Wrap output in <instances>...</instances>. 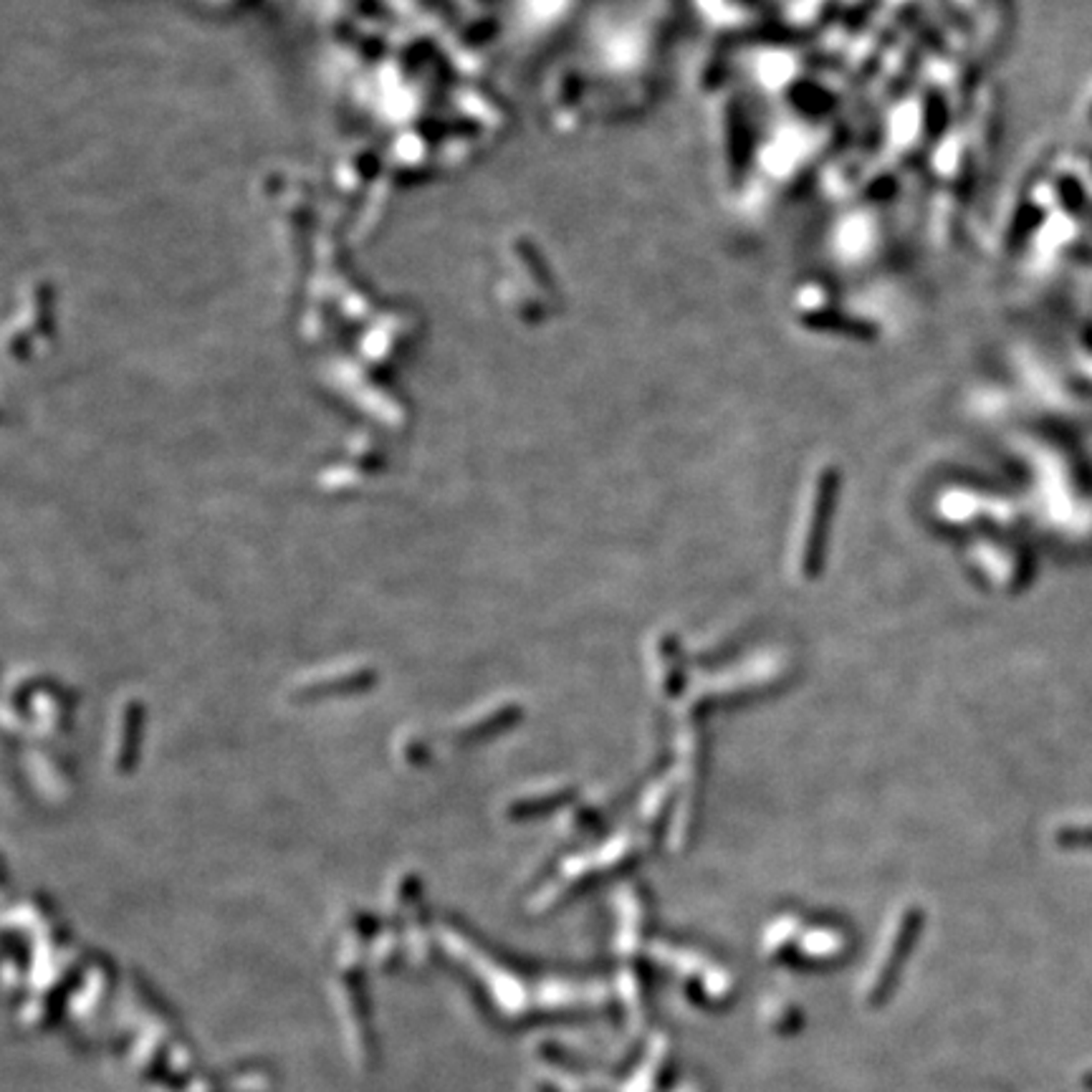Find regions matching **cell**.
I'll list each match as a JSON object with an SVG mask.
<instances>
[]
</instances>
